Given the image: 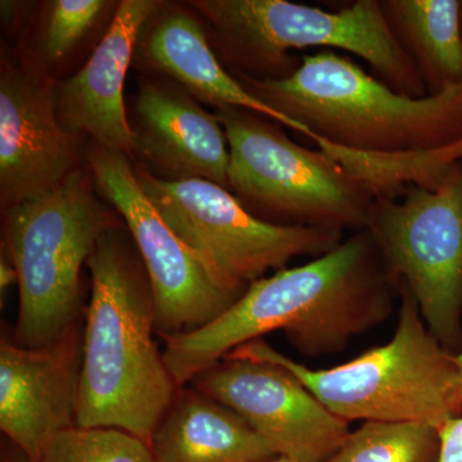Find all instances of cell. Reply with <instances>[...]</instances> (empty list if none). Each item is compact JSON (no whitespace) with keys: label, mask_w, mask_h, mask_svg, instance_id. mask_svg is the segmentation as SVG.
<instances>
[{"label":"cell","mask_w":462,"mask_h":462,"mask_svg":"<svg viewBox=\"0 0 462 462\" xmlns=\"http://www.w3.org/2000/svg\"><path fill=\"white\" fill-rule=\"evenodd\" d=\"M398 288L372 234L355 231L328 254L252 282L200 329L165 337L163 360L180 388L270 331H284L306 357L337 354L387 320Z\"/></svg>","instance_id":"6da1fadb"},{"label":"cell","mask_w":462,"mask_h":462,"mask_svg":"<svg viewBox=\"0 0 462 462\" xmlns=\"http://www.w3.org/2000/svg\"><path fill=\"white\" fill-rule=\"evenodd\" d=\"M87 264L91 296L76 427L114 428L149 445L179 387L154 342L153 291L125 223L100 236Z\"/></svg>","instance_id":"7a4b0ae2"},{"label":"cell","mask_w":462,"mask_h":462,"mask_svg":"<svg viewBox=\"0 0 462 462\" xmlns=\"http://www.w3.org/2000/svg\"><path fill=\"white\" fill-rule=\"evenodd\" d=\"M258 100L302 125L310 141L365 153L434 151L462 141V83L402 96L333 51L300 57L291 78L234 76Z\"/></svg>","instance_id":"3957f363"},{"label":"cell","mask_w":462,"mask_h":462,"mask_svg":"<svg viewBox=\"0 0 462 462\" xmlns=\"http://www.w3.org/2000/svg\"><path fill=\"white\" fill-rule=\"evenodd\" d=\"M216 56L233 76L258 81L291 78L300 65L291 51L342 50L363 58L379 80L411 97H427L418 67L389 29L380 0H357L338 12L288 0H190Z\"/></svg>","instance_id":"277c9868"},{"label":"cell","mask_w":462,"mask_h":462,"mask_svg":"<svg viewBox=\"0 0 462 462\" xmlns=\"http://www.w3.org/2000/svg\"><path fill=\"white\" fill-rule=\"evenodd\" d=\"M393 337L329 369H311L273 348L263 338L251 340L226 357L276 365L291 373L331 413L351 422L420 421L439 428L462 415L455 355L431 334L418 303L402 282Z\"/></svg>","instance_id":"5b68a950"},{"label":"cell","mask_w":462,"mask_h":462,"mask_svg":"<svg viewBox=\"0 0 462 462\" xmlns=\"http://www.w3.org/2000/svg\"><path fill=\"white\" fill-rule=\"evenodd\" d=\"M87 162L62 184L5 215V248L18 275L14 343L39 348L79 322L81 269L106 230L124 223L109 209Z\"/></svg>","instance_id":"8992f818"},{"label":"cell","mask_w":462,"mask_h":462,"mask_svg":"<svg viewBox=\"0 0 462 462\" xmlns=\"http://www.w3.org/2000/svg\"><path fill=\"white\" fill-rule=\"evenodd\" d=\"M229 144V190L252 215L281 226L366 229L375 199L333 158L248 109H215Z\"/></svg>","instance_id":"52a82bcc"},{"label":"cell","mask_w":462,"mask_h":462,"mask_svg":"<svg viewBox=\"0 0 462 462\" xmlns=\"http://www.w3.org/2000/svg\"><path fill=\"white\" fill-rule=\"evenodd\" d=\"M136 180L166 224L230 287L247 291L298 257H320L343 231L281 226L247 211L230 190L203 179L169 181L134 165Z\"/></svg>","instance_id":"ba28073f"},{"label":"cell","mask_w":462,"mask_h":462,"mask_svg":"<svg viewBox=\"0 0 462 462\" xmlns=\"http://www.w3.org/2000/svg\"><path fill=\"white\" fill-rule=\"evenodd\" d=\"M366 230L398 282L411 291L428 329L462 352V161L436 188L376 199Z\"/></svg>","instance_id":"9c48e42d"},{"label":"cell","mask_w":462,"mask_h":462,"mask_svg":"<svg viewBox=\"0 0 462 462\" xmlns=\"http://www.w3.org/2000/svg\"><path fill=\"white\" fill-rule=\"evenodd\" d=\"M85 162L100 199L123 218L141 254L156 303L162 338L200 329L245 291L230 287L166 224L136 180L132 160L90 141Z\"/></svg>","instance_id":"30bf717a"},{"label":"cell","mask_w":462,"mask_h":462,"mask_svg":"<svg viewBox=\"0 0 462 462\" xmlns=\"http://www.w3.org/2000/svg\"><path fill=\"white\" fill-rule=\"evenodd\" d=\"M189 384L242 416L276 456L327 462L351 433L348 421L276 365L225 357Z\"/></svg>","instance_id":"8fae6325"},{"label":"cell","mask_w":462,"mask_h":462,"mask_svg":"<svg viewBox=\"0 0 462 462\" xmlns=\"http://www.w3.org/2000/svg\"><path fill=\"white\" fill-rule=\"evenodd\" d=\"M57 81L3 51L0 63V205L38 199L85 163L81 138L58 120Z\"/></svg>","instance_id":"7c38bea8"},{"label":"cell","mask_w":462,"mask_h":462,"mask_svg":"<svg viewBox=\"0 0 462 462\" xmlns=\"http://www.w3.org/2000/svg\"><path fill=\"white\" fill-rule=\"evenodd\" d=\"M83 340L78 322L39 348L0 343V430L32 462L54 437L76 427Z\"/></svg>","instance_id":"4fadbf2b"},{"label":"cell","mask_w":462,"mask_h":462,"mask_svg":"<svg viewBox=\"0 0 462 462\" xmlns=\"http://www.w3.org/2000/svg\"><path fill=\"white\" fill-rule=\"evenodd\" d=\"M129 121L132 160L143 169L162 180L203 179L229 190L230 152L223 125L178 84L144 76Z\"/></svg>","instance_id":"5bb4252c"},{"label":"cell","mask_w":462,"mask_h":462,"mask_svg":"<svg viewBox=\"0 0 462 462\" xmlns=\"http://www.w3.org/2000/svg\"><path fill=\"white\" fill-rule=\"evenodd\" d=\"M161 0H123L102 41L83 69L56 83L58 120L67 132L89 135L111 151L132 160L134 138L125 106V79L133 66L139 32Z\"/></svg>","instance_id":"9a60e30c"},{"label":"cell","mask_w":462,"mask_h":462,"mask_svg":"<svg viewBox=\"0 0 462 462\" xmlns=\"http://www.w3.org/2000/svg\"><path fill=\"white\" fill-rule=\"evenodd\" d=\"M133 67L145 75L169 79L215 109H248L309 138L302 125L254 98L225 69L209 42L205 23L188 2L161 0L139 32Z\"/></svg>","instance_id":"2e32d148"},{"label":"cell","mask_w":462,"mask_h":462,"mask_svg":"<svg viewBox=\"0 0 462 462\" xmlns=\"http://www.w3.org/2000/svg\"><path fill=\"white\" fill-rule=\"evenodd\" d=\"M157 462H266L278 457L242 416L190 384L152 436Z\"/></svg>","instance_id":"e0dca14e"},{"label":"cell","mask_w":462,"mask_h":462,"mask_svg":"<svg viewBox=\"0 0 462 462\" xmlns=\"http://www.w3.org/2000/svg\"><path fill=\"white\" fill-rule=\"evenodd\" d=\"M380 5L428 96L462 83L460 0H380Z\"/></svg>","instance_id":"ac0fdd59"},{"label":"cell","mask_w":462,"mask_h":462,"mask_svg":"<svg viewBox=\"0 0 462 462\" xmlns=\"http://www.w3.org/2000/svg\"><path fill=\"white\" fill-rule=\"evenodd\" d=\"M439 428L420 421H364L327 462H439Z\"/></svg>","instance_id":"d6986e66"},{"label":"cell","mask_w":462,"mask_h":462,"mask_svg":"<svg viewBox=\"0 0 462 462\" xmlns=\"http://www.w3.org/2000/svg\"><path fill=\"white\" fill-rule=\"evenodd\" d=\"M116 3L105 0H53L42 7L41 29L36 42V57L25 60L44 72L72 53Z\"/></svg>","instance_id":"ffe728a7"},{"label":"cell","mask_w":462,"mask_h":462,"mask_svg":"<svg viewBox=\"0 0 462 462\" xmlns=\"http://www.w3.org/2000/svg\"><path fill=\"white\" fill-rule=\"evenodd\" d=\"M36 462H157L141 438L114 428L62 431L45 446Z\"/></svg>","instance_id":"44dd1931"},{"label":"cell","mask_w":462,"mask_h":462,"mask_svg":"<svg viewBox=\"0 0 462 462\" xmlns=\"http://www.w3.org/2000/svg\"><path fill=\"white\" fill-rule=\"evenodd\" d=\"M439 437V462H462V415L443 422Z\"/></svg>","instance_id":"7402d4cb"},{"label":"cell","mask_w":462,"mask_h":462,"mask_svg":"<svg viewBox=\"0 0 462 462\" xmlns=\"http://www.w3.org/2000/svg\"><path fill=\"white\" fill-rule=\"evenodd\" d=\"M17 270L11 258L8 257L5 260V257H2V261H0V291H2V296L12 285L17 284Z\"/></svg>","instance_id":"603a6c76"},{"label":"cell","mask_w":462,"mask_h":462,"mask_svg":"<svg viewBox=\"0 0 462 462\" xmlns=\"http://www.w3.org/2000/svg\"><path fill=\"white\" fill-rule=\"evenodd\" d=\"M5 462H32L29 460V458L26 457L25 455L23 454V452L20 451V449L16 448V452H14Z\"/></svg>","instance_id":"cb8c5ba5"},{"label":"cell","mask_w":462,"mask_h":462,"mask_svg":"<svg viewBox=\"0 0 462 462\" xmlns=\"http://www.w3.org/2000/svg\"><path fill=\"white\" fill-rule=\"evenodd\" d=\"M456 365H457L458 370V383H460V398L462 402V352L455 355Z\"/></svg>","instance_id":"d4e9b609"},{"label":"cell","mask_w":462,"mask_h":462,"mask_svg":"<svg viewBox=\"0 0 462 462\" xmlns=\"http://www.w3.org/2000/svg\"><path fill=\"white\" fill-rule=\"evenodd\" d=\"M266 462H300V461L291 460V458L282 457V456H278V457L273 458V460H269Z\"/></svg>","instance_id":"484cf974"},{"label":"cell","mask_w":462,"mask_h":462,"mask_svg":"<svg viewBox=\"0 0 462 462\" xmlns=\"http://www.w3.org/2000/svg\"><path fill=\"white\" fill-rule=\"evenodd\" d=\"M461 32H462V2H461Z\"/></svg>","instance_id":"4316f807"}]
</instances>
